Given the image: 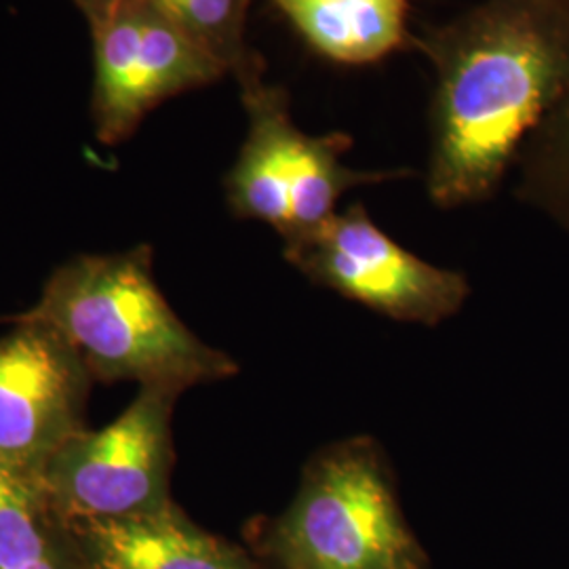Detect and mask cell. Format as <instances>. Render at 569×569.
I'll use <instances>...</instances> for the list:
<instances>
[{"mask_svg": "<svg viewBox=\"0 0 569 569\" xmlns=\"http://www.w3.org/2000/svg\"><path fill=\"white\" fill-rule=\"evenodd\" d=\"M74 2L89 16L91 23L103 20L119 4V0H74Z\"/></svg>", "mask_w": 569, "mask_h": 569, "instance_id": "cell-14", "label": "cell"}, {"mask_svg": "<svg viewBox=\"0 0 569 569\" xmlns=\"http://www.w3.org/2000/svg\"><path fill=\"white\" fill-rule=\"evenodd\" d=\"M91 373L47 323L18 319L0 338V467L39 479L84 427Z\"/></svg>", "mask_w": 569, "mask_h": 569, "instance_id": "cell-8", "label": "cell"}, {"mask_svg": "<svg viewBox=\"0 0 569 569\" xmlns=\"http://www.w3.org/2000/svg\"><path fill=\"white\" fill-rule=\"evenodd\" d=\"M79 569H258L173 502L114 521L63 523Z\"/></svg>", "mask_w": 569, "mask_h": 569, "instance_id": "cell-9", "label": "cell"}, {"mask_svg": "<svg viewBox=\"0 0 569 569\" xmlns=\"http://www.w3.org/2000/svg\"><path fill=\"white\" fill-rule=\"evenodd\" d=\"M568 2H569V0H568Z\"/></svg>", "mask_w": 569, "mask_h": 569, "instance_id": "cell-16", "label": "cell"}, {"mask_svg": "<svg viewBox=\"0 0 569 569\" xmlns=\"http://www.w3.org/2000/svg\"><path fill=\"white\" fill-rule=\"evenodd\" d=\"M411 42L437 74L428 197L486 201L568 84L569 2L483 0Z\"/></svg>", "mask_w": 569, "mask_h": 569, "instance_id": "cell-1", "label": "cell"}, {"mask_svg": "<svg viewBox=\"0 0 569 569\" xmlns=\"http://www.w3.org/2000/svg\"><path fill=\"white\" fill-rule=\"evenodd\" d=\"M178 397L167 388H140L114 422L82 428L49 458L37 481L63 523L127 519L173 502Z\"/></svg>", "mask_w": 569, "mask_h": 569, "instance_id": "cell-5", "label": "cell"}, {"mask_svg": "<svg viewBox=\"0 0 569 569\" xmlns=\"http://www.w3.org/2000/svg\"><path fill=\"white\" fill-rule=\"evenodd\" d=\"M68 547L37 479L0 467V569H32Z\"/></svg>", "mask_w": 569, "mask_h": 569, "instance_id": "cell-11", "label": "cell"}, {"mask_svg": "<svg viewBox=\"0 0 569 569\" xmlns=\"http://www.w3.org/2000/svg\"><path fill=\"white\" fill-rule=\"evenodd\" d=\"M284 569H425L382 449L348 439L321 449L268 536Z\"/></svg>", "mask_w": 569, "mask_h": 569, "instance_id": "cell-3", "label": "cell"}, {"mask_svg": "<svg viewBox=\"0 0 569 569\" xmlns=\"http://www.w3.org/2000/svg\"><path fill=\"white\" fill-rule=\"evenodd\" d=\"M284 258L305 277L348 300L406 323L437 326L465 305V274L428 264L350 204L284 243Z\"/></svg>", "mask_w": 569, "mask_h": 569, "instance_id": "cell-6", "label": "cell"}, {"mask_svg": "<svg viewBox=\"0 0 569 569\" xmlns=\"http://www.w3.org/2000/svg\"><path fill=\"white\" fill-rule=\"evenodd\" d=\"M523 201L545 209L569 232V81L519 154Z\"/></svg>", "mask_w": 569, "mask_h": 569, "instance_id": "cell-12", "label": "cell"}, {"mask_svg": "<svg viewBox=\"0 0 569 569\" xmlns=\"http://www.w3.org/2000/svg\"><path fill=\"white\" fill-rule=\"evenodd\" d=\"M93 30L96 117L106 142H121L157 103L228 70L152 0H119Z\"/></svg>", "mask_w": 569, "mask_h": 569, "instance_id": "cell-7", "label": "cell"}, {"mask_svg": "<svg viewBox=\"0 0 569 569\" xmlns=\"http://www.w3.org/2000/svg\"><path fill=\"white\" fill-rule=\"evenodd\" d=\"M243 82L249 133L232 167L226 192L243 220L272 226L284 243L319 228L348 190L409 176L399 171H355L342 163L346 133L308 136L289 112L283 89L262 81L256 61L237 68Z\"/></svg>", "mask_w": 569, "mask_h": 569, "instance_id": "cell-4", "label": "cell"}, {"mask_svg": "<svg viewBox=\"0 0 569 569\" xmlns=\"http://www.w3.org/2000/svg\"><path fill=\"white\" fill-rule=\"evenodd\" d=\"M296 32L327 60L363 66L411 41L409 0H272Z\"/></svg>", "mask_w": 569, "mask_h": 569, "instance_id": "cell-10", "label": "cell"}, {"mask_svg": "<svg viewBox=\"0 0 569 569\" xmlns=\"http://www.w3.org/2000/svg\"><path fill=\"white\" fill-rule=\"evenodd\" d=\"M66 538H68V536H66ZM32 569H79V566H77V561H74V555H72L70 542H68L66 549L58 552V555H53L51 559L42 561L41 566H37V568Z\"/></svg>", "mask_w": 569, "mask_h": 569, "instance_id": "cell-15", "label": "cell"}, {"mask_svg": "<svg viewBox=\"0 0 569 569\" xmlns=\"http://www.w3.org/2000/svg\"><path fill=\"white\" fill-rule=\"evenodd\" d=\"M21 317L53 327L100 382L182 395L239 373L226 352L204 345L164 300L148 247L66 262Z\"/></svg>", "mask_w": 569, "mask_h": 569, "instance_id": "cell-2", "label": "cell"}, {"mask_svg": "<svg viewBox=\"0 0 569 569\" xmlns=\"http://www.w3.org/2000/svg\"><path fill=\"white\" fill-rule=\"evenodd\" d=\"M171 20L178 21L194 39L237 70L244 53L243 28L247 0H152Z\"/></svg>", "mask_w": 569, "mask_h": 569, "instance_id": "cell-13", "label": "cell"}]
</instances>
